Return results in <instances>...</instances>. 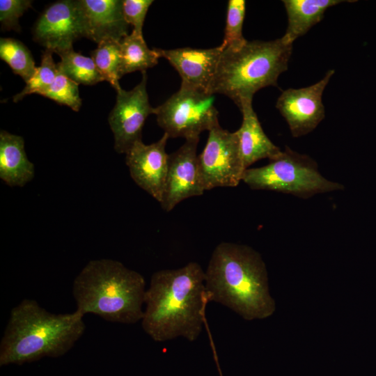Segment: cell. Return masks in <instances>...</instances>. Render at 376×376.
Returning a JSON list of instances; mask_svg holds the SVG:
<instances>
[{"label":"cell","instance_id":"9a60e30c","mask_svg":"<svg viewBox=\"0 0 376 376\" xmlns=\"http://www.w3.org/2000/svg\"><path fill=\"white\" fill-rule=\"evenodd\" d=\"M155 49L160 58H166L178 72L181 84L208 92L223 52L221 45L208 49Z\"/></svg>","mask_w":376,"mask_h":376},{"label":"cell","instance_id":"8992f818","mask_svg":"<svg viewBox=\"0 0 376 376\" xmlns=\"http://www.w3.org/2000/svg\"><path fill=\"white\" fill-rule=\"evenodd\" d=\"M269 161L264 166L246 169L242 181L253 189L279 191L302 198L343 189L342 185L324 178L312 158L288 147Z\"/></svg>","mask_w":376,"mask_h":376},{"label":"cell","instance_id":"44dd1931","mask_svg":"<svg viewBox=\"0 0 376 376\" xmlns=\"http://www.w3.org/2000/svg\"><path fill=\"white\" fill-rule=\"evenodd\" d=\"M91 55L104 81H108L116 91L121 88L118 81L121 61L120 42L111 39L102 40Z\"/></svg>","mask_w":376,"mask_h":376},{"label":"cell","instance_id":"7a4b0ae2","mask_svg":"<svg viewBox=\"0 0 376 376\" xmlns=\"http://www.w3.org/2000/svg\"><path fill=\"white\" fill-rule=\"evenodd\" d=\"M205 273L209 302L221 304L246 320L274 313L276 306L269 291L266 265L251 247L219 243Z\"/></svg>","mask_w":376,"mask_h":376},{"label":"cell","instance_id":"ba28073f","mask_svg":"<svg viewBox=\"0 0 376 376\" xmlns=\"http://www.w3.org/2000/svg\"><path fill=\"white\" fill-rule=\"evenodd\" d=\"M208 132L205 146L198 155L204 190L237 186L242 181L246 168L236 131L229 132L218 123Z\"/></svg>","mask_w":376,"mask_h":376},{"label":"cell","instance_id":"603a6c76","mask_svg":"<svg viewBox=\"0 0 376 376\" xmlns=\"http://www.w3.org/2000/svg\"><path fill=\"white\" fill-rule=\"evenodd\" d=\"M245 12L244 0L228 1L224 37L221 45L223 49H239L247 42L242 34Z\"/></svg>","mask_w":376,"mask_h":376},{"label":"cell","instance_id":"6da1fadb","mask_svg":"<svg viewBox=\"0 0 376 376\" xmlns=\"http://www.w3.org/2000/svg\"><path fill=\"white\" fill-rule=\"evenodd\" d=\"M208 303L205 273L198 263L157 271L146 289L142 329L156 342L178 337L193 342L202 331Z\"/></svg>","mask_w":376,"mask_h":376},{"label":"cell","instance_id":"52a82bcc","mask_svg":"<svg viewBox=\"0 0 376 376\" xmlns=\"http://www.w3.org/2000/svg\"><path fill=\"white\" fill-rule=\"evenodd\" d=\"M214 95L181 84L180 89L155 108L157 122L169 138H199L219 123Z\"/></svg>","mask_w":376,"mask_h":376},{"label":"cell","instance_id":"30bf717a","mask_svg":"<svg viewBox=\"0 0 376 376\" xmlns=\"http://www.w3.org/2000/svg\"><path fill=\"white\" fill-rule=\"evenodd\" d=\"M334 72L329 70L318 82L301 88H288L278 97L276 107L294 137L312 132L324 119L322 94Z\"/></svg>","mask_w":376,"mask_h":376},{"label":"cell","instance_id":"2e32d148","mask_svg":"<svg viewBox=\"0 0 376 376\" xmlns=\"http://www.w3.org/2000/svg\"><path fill=\"white\" fill-rule=\"evenodd\" d=\"M239 109L242 114V122L236 132L246 169L260 159L272 160L278 157L282 151L264 132L253 109L252 100L243 102Z\"/></svg>","mask_w":376,"mask_h":376},{"label":"cell","instance_id":"ffe728a7","mask_svg":"<svg viewBox=\"0 0 376 376\" xmlns=\"http://www.w3.org/2000/svg\"><path fill=\"white\" fill-rule=\"evenodd\" d=\"M58 55L61 61L56 63L57 68L78 84L94 85L104 81L91 58L84 56L73 49Z\"/></svg>","mask_w":376,"mask_h":376},{"label":"cell","instance_id":"7c38bea8","mask_svg":"<svg viewBox=\"0 0 376 376\" xmlns=\"http://www.w3.org/2000/svg\"><path fill=\"white\" fill-rule=\"evenodd\" d=\"M169 138L164 132L159 140L151 144L139 141L125 154V162L132 180L159 203L169 170V155L166 152Z\"/></svg>","mask_w":376,"mask_h":376},{"label":"cell","instance_id":"4fadbf2b","mask_svg":"<svg viewBox=\"0 0 376 376\" xmlns=\"http://www.w3.org/2000/svg\"><path fill=\"white\" fill-rule=\"evenodd\" d=\"M199 138L187 139L176 151L169 155L165 189L160 203L166 212L180 202L202 195L203 187L196 153Z\"/></svg>","mask_w":376,"mask_h":376},{"label":"cell","instance_id":"7402d4cb","mask_svg":"<svg viewBox=\"0 0 376 376\" xmlns=\"http://www.w3.org/2000/svg\"><path fill=\"white\" fill-rule=\"evenodd\" d=\"M0 58L26 83L33 76L37 68L29 49L14 38H1Z\"/></svg>","mask_w":376,"mask_h":376},{"label":"cell","instance_id":"277c9868","mask_svg":"<svg viewBox=\"0 0 376 376\" xmlns=\"http://www.w3.org/2000/svg\"><path fill=\"white\" fill-rule=\"evenodd\" d=\"M146 292V281L140 273L106 258L89 261L72 285L77 311L122 324L141 321Z\"/></svg>","mask_w":376,"mask_h":376},{"label":"cell","instance_id":"d6986e66","mask_svg":"<svg viewBox=\"0 0 376 376\" xmlns=\"http://www.w3.org/2000/svg\"><path fill=\"white\" fill-rule=\"evenodd\" d=\"M120 78L135 71L146 72L158 63L160 58L155 48L149 49L143 36L132 33L120 41Z\"/></svg>","mask_w":376,"mask_h":376},{"label":"cell","instance_id":"d4e9b609","mask_svg":"<svg viewBox=\"0 0 376 376\" xmlns=\"http://www.w3.org/2000/svg\"><path fill=\"white\" fill-rule=\"evenodd\" d=\"M78 86L57 68L54 82L41 95L78 111L81 106Z\"/></svg>","mask_w":376,"mask_h":376},{"label":"cell","instance_id":"cb8c5ba5","mask_svg":"<svg viewBox=\"0 0 376 376\" xmlns=\"http://www.w3.org/2000/svg\"><path fill=\"white\" fill-rule=\"evenodd\" d=\"M51 50L45 49L42 55L41 63L36 68L33 76L26 83L24 89L13 97V101L17 102L30 94L42 95L54 82L57 66Z\"/></svg>","mask_w":376,"mask_h":376},{"label":"cell","instance_id":"e0dca14e","mask_svg":"<svg viewBox=\"0 0 376 376\" xmlns=\"http://www.w3.org/2000/svg\"><path fill=\"white\" fill-rule=\"evenodd\" d=\"M35 175L28 159L24 139L5 130L0 132V178L10 187H22Z\"/></svg>","mask_w":376,"mask_h":376},{"label":"cell","instance_id":"4316f807","mask_svg":"<svg viewBox=\"0 0 376 376\" xmlns=\"http://www.w3.org/2000/svg\"><path fill=\"white\" fill-rule=\"evenodd\" d=\"M152 0H123V10L127 23L133 26L132 32L143 36V26L146 13Z\"/></svg>","mask_w":376,"mask_h":376},{"label":"cell","instance_id":"8fae6325","mask_svg":"<svg viewBox=\"0 0 376 376\" xmlns=\"http://www.w3.org/2000/svg\"><path fill=\"white\" fill-rule=\"evenodd\" d=\"M33 40L59 54L73 49L72 44L83 36V26L76 1H58L40 15L33 29Z\"/></svg>","mask_w":376,"mask_h":376},{"label":"cell","instance_id":"484cf974","mask_svg":"<svg viewBox=\"0 0 376 376\" xmlns=\"http://www.w3.org/2000/svg\"><path fill=\"white\" fill-rule=\"evenodd\" d=\"M30 0H1L0 22L3 30L20 31L19 17L31 7Z\"/></svg>","mask_w":376,"mask_h":376},{"label":"cell","instance_id":"9c48e42d","mask_svg":"<svg viewBox=\"0 0 376 376\" xmlns=\"http://www.w3.org/2000/svg\"><path fill=\"white\" fill-rule=\"evenodd\" d=\"M141 82L131 91L118 90L116 104L108 121L113 134L114 149L120 154L126 152L142 141V129L150 114L155 113L146 91L147 76L142 72Z\"/></svg>","mask_w":376,"mask_h":376},{"label":"cell","instance_id":"3957f363","mask_svg":"<svg viewBox=\"0 0 376 376\" xmlns=\"http://www.w3.org/2000/svg\"><path fill=\"white\" fill-rule=\"evenodd\" d=\"M84 315L54 314L24 299L10 311L0 343V366L22 365L66 354L84 333Z\"/></svg>","mask_w":376,"mask_h":376},{"label":"cell","instance_id":"ac0fdd59","mask_svg":"<svg viewBox=\"0 0 376 376\" xmlns=\"http://www.w3.org/2000/svg\"><path fill=\"white\" fill-rule=\"evenodd\" d=\"M346 1L342 0H284L288 16V27L282 38L292 44L320 22L325 11Z\"/></svg>","mask_w":376,"mask_h":376},{"label":"cell","instance_id":"5bb4252c","mask_svg":"<svg viewBox=\"0 0 376 376\" xmlns=\"http://www.w3.org/2000/svg\"><path fill=\"white\" fill-rule=\"evenodd\" d=\"M83 36L97 44L111 39L120 41L129 35L121 0H77Z\"/></svg>","mask_w":376,"mask_h":376},{"label":"cell","instance_id":"5b68a950","mask_svg":"<svg viewBox=\"0 0 376 376\" xmlns=\"http://www.w3.org/2000/svg\"><path fill=\"white\" fill-rule=\"evenodd\" d=\"M292 44L281 38L271 41H247L239 49H223L208 93L222 94L240 108L260 89L277 86L287 70Z\"/></svg>","mask_w":376,"mask_h":376}]
</instances>
